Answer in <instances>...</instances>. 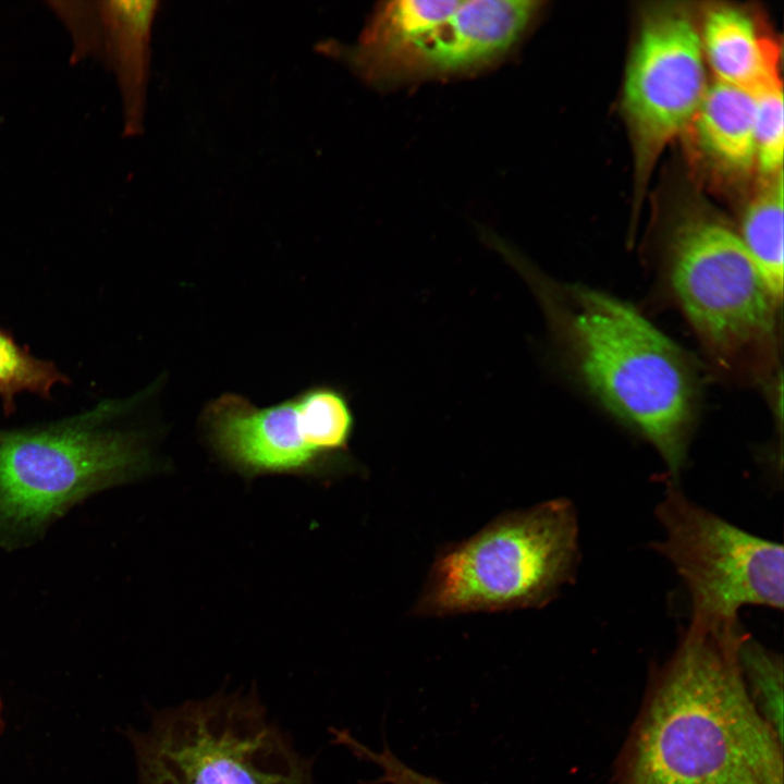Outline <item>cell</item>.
<instances>
[{
  "mask_svg": "<svg viewBox=\"0 0 784 784\" xmlns=\"http://www.w3.org/2000/svg\"><path fill=\"white\" fill-rule=\"evenodd\" d=\"M58 383L68 384L69 378L51 362L30 355L0 328V397L7 415L15 411L16 394L27 391L49 399Z\"/></svg>",
  "mask_w": 784,
  "mask_h": 784,
  "instance_id": "17",
  "label": "cell"
},
{
  "mask_svg": "<svg viewBox=\"0 0 784 784\" xmlns=\"http://www.w3.org/2000/svg\"><path fill=\"white\" fill-rule=\"evenodd\" d=\"M703 152L719 168L745 173L756 162V99L733 85L715 81L707 86L693 119Z\"/></svg>",
  "mask_w": 784,
  "mask_h": 784,
  "instance_id": "13",
  "label": "cell"
},
{
  "mask_svg": "<svg viewBox=\"0 0 784 784\" xmlns=\"http://www.w3.org/2000/svg\"><path fill=\"white\" fill-rule=\"evenodd\" d=\"M491 245L532 289L564 367L650 442L676 476L686 461L698 394L683 350L627 303L550 279L503 240Z\"/></svg>",
  "mask_w": 784,
  "mask_h": 784,
  "instance_id": "2",
  "label": "cell"
},
{
  "mask_svg": "<svg viewBox=\"0 0 784 784\" xmlns=\"http://www.w3.org/2000/svg\"><path fill=\"white\" fill-rule=\"evenodd\" d=\"M131 737L138 784H314L313 760L270 721L254 690L163 709Z\"/></svg>",
  "mask_w": 784,
  "mask_h": 784,
  "instance_id": "6",
  "label": "cell"
},
{
  "mask_svg": "<svg viewBox=\"0 0 784 784\" xmlns=\"http://www.w3.org/2000/svg\"><path fill=\"white\" fill-rule=\"evenodd\" d=\"M207 436L226 461L250 473H291L323 462L307 443L295 395L259 407L224 393L204 408Z\"/></svg>",
  "mask_w": 784,
  "mask_h": 784,
  "instance_id": "11",
  "label": "cell"
},
{
  "mask_svg": "<svg viewBox=\"0 0 784 784\" xmlns=\"http://www.w3.org/2000/svg\"><path fill=\"white\" fill-rule=\"evenodd\" d=\"M132 403L105 401L53 424L0 431V543L33 539L71 505L138 469V437L114 426Z\"/></svg>",
  "mask_w": 784,
  "mask_h": 784,
  "instance_id": "5",
  "label": "cell"
},
{
  "mask_svg": "<svg viewBox=\"0 0 784 784\" xmlns=\"http://www.w3.org/2000/svg\"><path fill=\"white\" fill-rule=\"evenodd\" d=\"M706 89L700 33L688 13H648L628 59L622 102L637 195L666 145L693 122Z\"/></svg>",
  "mask_w": 784,
  "mask_h": 784,
  "instance_id": "8",
  "label": "cell"
},
{
  "mask_svg": "<svg viewBox=\"0 0 784 784\" xmlns=\"http://www.w3.org/2000/svg\"><path fill=\"white\" fill-rule=\"evenodd\" d=\"M295 399L308 445L324 460L344 453L355 427L347 394L335 385L316 384Z\"/></svg>",
  "mask_w": 784,
  "mask_h": 784,
  "instance_id": "16",
  "label": "cell"
},
{
  "mask_svg": "<svg viewBox=\"0 0 784 784\" xmlns=\"http://www.w3.org/2000/svg\"><path fill=\"white\" fill-rule=\"evenodd\" d=\"M742 676L760 714L783 738V659L749 635L738 651Z\"/></svg>",
  "mask_w": 784,
  "mask_h": 784,
  "instance_id": "18",
  "label": "cell"
},
{
  "mask_svg": "<svg viewBox=\"0 0 784 784\" xmlns=\"http://www.w3.org/2000/svg\"><path fill=\"white\" fill-rule=\"evenodd\" d=\"M532 0H462L442 23L392 50L339 58L372 82L443 76L478 70L506 53L538 11Z\"/></svg>",
  "mask_w": 784,
  "mask_h": 784,
  "instance_id": "9",
  "label": "cell"
},
{
  "mask_svg": "<svg viewBox=\"0 0 784 784\" xmlns=\"http://www.w3.org/2000/svg\"><path fill=\"white\" fill-rule=\"evenodd\" d=\"M574 506L554 499L501 515L434 560L413 610L420 616L540 608L574 575Z\"/></svg>",
  "mask_w": 784,
  "mask_h": 784,
  "instance_id": "4",
  "label": "cell"
},
{
  "mask_svg": "<svg viewBox=\"0 0 784 784\" xmlns=\"http://www.w3.org/2000/svg\"><path fill=\"white\" fill-rule=\"evenodd\" d=\"M66 27L72 61L93 57L113 74L121 97L123 134L144 131L150 71V38L160 1H50Z\"/></svg>",
  "mask_w": 784,
  "mask_h": 784,
  "instance_id": "10",
  "label": "cell"
},
{
  "mask_svg": "<svg viewBox=\"0 0 784 784\" xmlns=\"http://www.w3.org/2000/svg\"><path fill=\"white\" fill-rule=\"evenodd\" d=\"M774 298L783 302V171L767 179L746 207L738 232Z\"/></svg>",
  "mask_w": 784,
  "mask_h": 784,
  "instance_id": "14",
  "label": "cell"
},
{
  "mask_svg": "<svg viewBox=\"0 0 784 784\" xmlns=\"http://www.w3.org/2000/svg\"><path fill=\"white\" fill-rule=\"evenodd\" d=\"M756 99V162L767 179L783 171L784 105L782 84L754 95Z\"/></svg>",
  "mask_w": 784,
  "mask_h": 784,
  "instance_id": "19",
  "label": "cell"
},
{
  "mask_svg": "<svg viewBox=\"0 0 784 784\" xmlns=\"http://www.w3.org/2000/svg\"><path fill=\"white\" fill-rule=\"evenodd\" d=\"M656 513L664 529L656 550L684 580L691 617L738 622L744 605L783 609L781 543L751 535L693 503L673 480Z\"/></svg>",
  "mask_w": 784,
  "mask_h": 784,
  "instance_id": "7",
  "label": "cell"
},
{
  "mask_svg": "<svg viewBox=\"0 0 784 784\" xmlns=\"http://www.w3.org/2000/svg\"><path fill=\"white\" fill-rule=\"evenodd\" d=\"M661 273L708 355L726 375L782 385L780 304L738 232L705 211L671 226Z\"/></svg>",
  "mask_w": 784,
  "mask_h": 784,
  "instance_id": "3",
  "label": "cell"
},
{
  "mask_svg": "<svg viewBox=\"0 0 784 784\" xmlns=\"http://www.w3.org/2000/svg\"><path fill=\"white\" fill-rule=\"evenodd\" d=\"M1 705H0V731H1Z\"/></svg>",
  "mask_w": 784,
  "mask_h": 784,
  "instance_id": "20",
  "label": "cell"
},
{
  "mask_svg": "<svg viewBox=\"0 0 784 784\" xmlns=\"http://www.w3.org/2000/svg\"><path fill=\"white\" fill-rule=\"evenodd\" d=\"M702 51L716 81L752 95L782 84L775 44L762 37L751 17L739 9L716 7L705 16Z\"/></svg>",
  "mask_w": 784,
  "mask_h": 784,
  "instance_id": "12",
  "label": "cell"
},
{
  "mask_svg": "<svg viewBox=\"0 0 784 784\" xmlns=\"http://www.w3.org/2000/svg\"><path fill=\"white\" fill-rule=\"evenodd\" d=\"M462 0L390 1L378 8L352 53L378 54L404 45L450 17Z\"/></svg>",
  "mask_w": 784,
  "mask_h": 784,
  "instance_id": "15",
  "label": "cell"
},
{
  "mask_svg": "<svg viewBox=\"0 0 784 784\" xmlns=\"http://www.w3.org/2000/svg\"><path fill=\"white\" fill-rule=\"evenodd\" d=\"M747 635L739 622L690 620L650 672L611 784H784L783 738L739 667Z\"/></svg>",
  "mask_w": 784,
  "mask_h": 784,
  "instance_id": "1",
  "label": "cell"
}]
</instances>
